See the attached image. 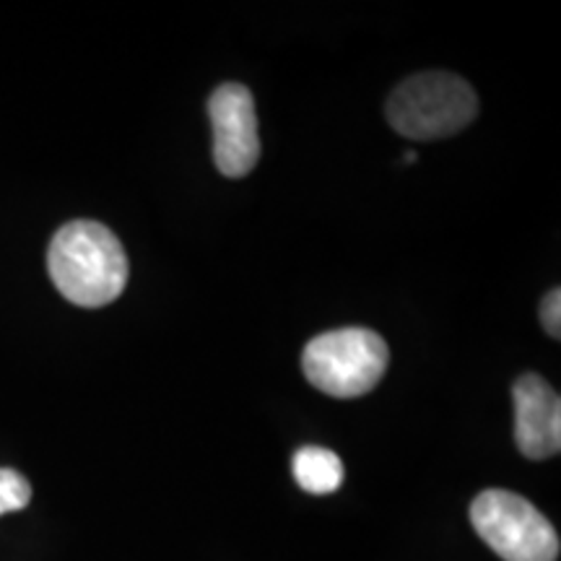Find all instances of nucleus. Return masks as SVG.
Listing matches in <instances>:
<instances>
[{"instance_id":"f257e3e1","label":"nucleus","mask_w":561,"mask_h":561,"mask_svg":"<svg viewBox=\"0 0 561 561\" xmlns=\"http://www.w3.org/2000/svg\"><path fill=\"white\" fill-rule=\"evenodd\" d=\"M47 271L68 301L104 307L128 286V255L100 221H70L53 237Z\"/></svg>"},{"instance_id":"9d476101","label":"nucleus","mask_w":561,"mask_h":561,"mask_svg":"<svg viewBox=\"0 0 561 561\" xmlns=\"http://www.w3.org/2000/svg\"><path fill=\"white\" fill-rule=\"evenodd\" d=\"M405 161H409V164H413V161H416V153H413V151L405 153Z\"/></svg>"},{"instance_id":"6e6552de","label":"nucleus","mask_w":561,"mask_h":561,"mask_svg":"<svg viewBox=\"0 0 561 561\" xmlns=\"http://www.w3.org/2000/svg\"><path fill=\"white\" fill-rule=\"evenodd\" d=\"M32 502V486L24 476L11 471V468H0V515L24 510Z\"/></svg>"},{"instance_id":"f03ea898","label":"nucleus","mask_w":561,"mask_h":561,"mask_svg":"<svg viewBox=\"0 0 561 561\" xmlns=\"http://www.w3.org/2000/svg\"><path fill=\"white\" fill-rule=\"evenodd\" d=\"M392 128L413 140L450 138L479 115V96L455 73H419L390 94L385 110Z\"/></svg>"},{"instance_id":"7ed1b4c3","label":"nucleus","mask_w":561,"mask_h":561,"mask_svg":"<svg viewBox=\"0 0 561 561\" xmlns=\"http://www.w3.org/2000/svg\"><path fill=\"white\" fill-rule=\"evenodd\" d=\"M390 351L382 335L367 328H343L307 343L301 369L325 396L359 398L375 390L388 371Z\"/></svg>"},{"instance_id":"0eeeda50","label":"nucleus","mask_w":561,"mask_h":561,"mask_svg":"<svg viewBox=\"0 0 561 561\" xmlns=\"http://www.w3.org/2000/svg\"><path fill=\"white\" fill-rule=\"evenodd\" d=\"M291 471L307 494H333L346 479L341 458L328 447H301L294 455Z\"/></svg>"},{"instance_id":"39448f33","label":"nucleus","mask_w":561,"mask_h":561,"mask_svg":"<svg viewBox=\"0 0 561 561\" xmlns=\"http://www.w3.org/2000/svg\"><path fill=\"white\" fill-rule=\"evenodd\" d=\"M214 164L224 178H244L261 159L255 100L242 83H224L210 94Z\"/></svg>"},{"instance_id":"20e7f679","label":"nucleus","mask_w":561,"mask_h":561,"mask_svg":"<svg viewBox=\"0 0 561 561\" xmlns=\"http://www.w3.org/2000/svg\"><path fill=\"white\" fill-rule=\"evenodd\" d=\"M471 523L483 543L504 561H557L553 525L520 494L486 489L471 504Z\"/></svg>"},{"instance_id":"423d86ee","label":"nucleus","mask_w":561,"mask_h":561,"mask_svg":"<svg viewBox=\"0 0 561 561\" xmlns=\"http://www.w3.org/2000/svg\"><path fill=\"white\" fill-rule=\"evenodd\" d=\"M515 439L525 458L546 460L561 447L559 392L543 377L523 375L515 382Z\"/></svg>"},{"instance_id":"1a4fd4ad","label":"nucleus","mask_w":561,"mask_h":561,"mask_svg":"<svg viewBox=\"0 0 561 561\" xmlns=\"http://www.w3.org/2000/svg\"><path fill=\"white\" fill-rule=\"evenodd\" d=\"M541 322L551 339H559L561 335V291L559 289L546 294L541 305Z\"/></svg>"}]
</instances>
